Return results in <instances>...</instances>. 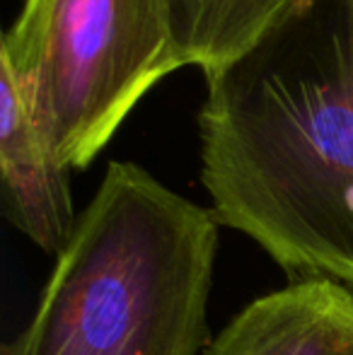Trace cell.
Returning <instances> with one entry per match:
<instances>
[{"instance_id": "obj_4", "label": "cell", "mask_w": 353, "mask_h": 355, "mask_svg": "<svg viewBox=\"0 0 353 355\" xmlns=\"http://www.w3.org/2000/svg\"><path fill=\"white\" fill-rule=\"evenodd\" d=\"M0 211L46 254L68 247L76 232L71 167L37 126L12 75L0 68Z\"/></svg>"}, {"instance_id": "obj_3", "label": "cell", "mask_w": 353, "mask_h": 355, "mask_svg": "<svg viewBox=\"0 0 353 355\" xmlns=\"http://www.w3.org/2000/svg\"><path fill=\"white\" fill-rule=\"evenodd\" d=\"M0 68L61 162L85 169L184 63L160 0H24L0 44Z\"/></svg>"}, {"instance_id": "obj_6", "label": "cell", "mask_w": 353, "mask_h": 355, "mask_svg": "<svg viewBox=\"0 0 353 355\" xmlns=\"http://www.w3.org/2000/svg\"><path fill=\"white\" fill-rule=\"evenodd\" d=\"M184 66L213 73L250 51L305 0H160Z\"/></svg>"}, {"instance_id": "obj_2", "label": "cell", "mask_w": 353, "mask_h": 355, "mask_svg": "<svg viewBox=\"0 0 353 355\" xmlns=\"http://www.w3.org/2000/svg\"><path fill=\"white\" fill-rule=\"evenodd\" d=\"M211 208L109 162L29 324L0 355H198L218 254Z\"/></svg>"}, {"instance_id": "obj_1", "label": "cell", "mask_w": 353, "mask_h": 355, "mask_svg": "<svg viewBox=\"0 0 353 355\" xmlns=\"http://www.w3.org/2000/svg\"><path fill=\"white\" fill-rule=\"evenodd\" d=\"M201 184L293 278L353 288V0H305L206 75Z\"/></svg>"}, {"instance_id": "obj_5", "label": "cell", "mask_w": 353, "mask_h": 355, "mask_svg": "<svg viewBox=\"0 0 353 355\" xmlns=\"http://www.w3.org/2000/svg\"><path fill=\"white\" fill-rule=\"evenodd\" d=\"M203 355H353V293L293 278L242 307Z\"/></svg>"}]
</instances>
